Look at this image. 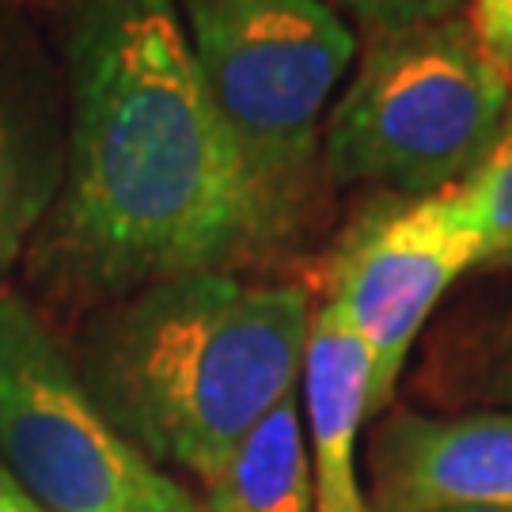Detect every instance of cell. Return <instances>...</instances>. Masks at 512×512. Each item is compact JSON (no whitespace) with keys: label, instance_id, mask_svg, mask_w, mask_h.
Masks as SVG:
<instances>
[{"label":"cell","instance_id":"obj_14","mask_svg":"<svg viewBox=\"0 0 512 512\" xmlns=\"http://www.w3.org/2000/svg\"><path fill=\"white\" fill-rule=\"evenodd\" d=\"M467 23L475 31L482 54L505 73H512V0H471Z\"/></svg>","mask_w":512,"mask_h":512},{"label":"cell","instance_id":"obj_9","mask_svg":"<svg viewBox=\"0 0 512 512\" xmlns=\"http://www.w3.org/2000/svg\"><path fill=\"white\" fill-rule=\"evenodd\" d=\"M315 512H372L357 475V440L372 399V349L334 304L311 308L300 365Z\"/></svg>","mask_w":512,"mask_h":512},{"label":"cell","instance_id":"obj_10","mask_svg":"<svg viewBox=\"0 0 512 512\" xmlns=\"http://www.w3.org/2000/svg\"><path fill=\"white\" fill-rule=\"evenodd\" d=\"M205 512H315L304 410L296 395L251 425L205 482Z\"/></svg>","mask_w":512,"mask_h":512},{"label":"cell","instance_id":"obj_1","mask_svg":"<svg viewBox=\"0 0 512 512\" xmlns=\"http://www.w3.org/2000/svg\"><path fill=\"white\" fill-rule=\"evenodd\" d=\"M54 46L69 137L61 190L27 247L42 293L99 308L281 247L175 0H57Z\"/></svg>","mask_w":512,"mask_h":512},{"label":"cell","instance_id":"obj_17","mask_svg":"<svg viewBox=\"0 0 512 512\" xmlns=\"http://www.w3.org/2000/svg\"><path fill=\"white\" fill-rule=\"evenodd\" d=\"M190 512H205V509H190Z\"/></svg>","mask_w":512,"mask_h":512},{"label":"cell","instance_id":"obj_4","mask_svg":"<svg viewBox=\"0 0 512 512\" xmlns=\"http://www.w3.org/2000/svg\"><path fill=\"white\" fill-rule=\"evenodd\" d=\"M512 73L482 54L467 16L365 35V54L323 122L334 183L425 198L463 183L501 133Z\"/></svg>","mask_w":512,"mask_h":512},{"label":"cell","instance_id":"obj_3","mask_svg":"<svg viewBox=\"0 0 512 512\" xmlns=\"http://www.w3.org/2000/svg\"><path fill=\"white\" fill-rule=\"evenodd\" d=\"M175 12L205 92L289 243L319 194L323 122L357 35L327 0H175Z\"/></svg>","mask_w":512,"mask_h":512},{"label":"cell","instance_id":"obj_6","mask_svg":"<svg viewBox=\"0 0 512 512\" xmlns=\"http://www.w3.org/2000/svg\"><path fill=\"white\" fill-rule=\"evenodd\" d=\"M482 266V239L456 186L403 198L384 194L346 224L323 258V293L372 349L368 421H380L440 296Z\"/></svg>","mask_w":512,"mask_h":512},{"label":"cell","instance_id":"obj_11","mask_svg":"<svg viewBox=\"0 0 512 512\" xmlns=\"http://www.w3.org/2000/svg\"><path fill=\"white\" fill-rule=\"evenodd\" d=\"M456 198L482 239L478 270H512V103L482 164L456 183Z\"/></svg>","mask_w":512,"mask_h":512},{"label":"cell","instance_id":"obj_5","mask_svg":"<svg viewBox=\"0 0 512 512\" xmlns=\"http://www.w3.org/2000/svg\"><path fill=\"white\" fill-rule=\"evenodd\" d=\"M0 463L50 512L198 509L114 429L69 349L8 289H0Z\"/></svg>","mask_w":512,"mask_h":512},{"label":"cell","instance_id":"obj_7","mask_svg":"<svg viewBox=\"0 0 512 512\" xmlns=\"http://www.w3.org/2000/svg\"><path fill=\"white\" fill-rule=\"evenodd\" d=\"M65 137L57 46L27 8L0 0V281L16 270L61 190Z\"/></svg>","mask_w":512,"mask_h":512},{"label":"cell","instance_id":"obj_16","mask_svg":"<svg viewBox=\"0 0 512 512\" xmlns=\"http://www.w3.org/2000/svg\"><path fill=\"white\" fill-rule=\"evenodd\" d=\"M456 512H512V509H456Z\"/></svg>","mask_w":512,"mask_h":512},{"label":"cell","instance_id":"obj_12","mask_svg":"<svg viewBox=\"0 0 512 512\" xmlns=\"http://www.w3.org/2000/svg\"><path fill=\"white\" fill-rule=\"evenodd\" d=\"M448 395H471L512 406V300L463 327V338L444 357Z\"/></svg>","mask_w":512,"mask_h":512},{"label":"cell","instance_id":"obj_2","mask_svg":"<svg viewBox=\"0 0 512 512\" xmlns=\"http://www.w3.org/2000/svg\"><path fill=\"white\" fill-rule=\"evenodd\" d=\"M308 319L300 285L171 277L92 308L76 372L141 456L205 486L247 429L300 391Z\"/></svg>","mask_w":512,"mask_h":512},{"label":"cell","instance_id":"obj_8","mask_svg":"<svg viewBox=\"0 0 512 512\" xmlns=\"http://www.w3.org/2000/svg\"><path fill=\"white\" fill-rule=\"evenodd\" d=\"M368 478L372 512L512 509V410L384 414Z\"/></svg>","mask_w":512,"mask_h":512},{"label":"cell","instance_id":"obj_13","mask_svg":"<svg viewBox=\"0 0 512 512\" xmlns=\"http://www.w3.org/2000/svg\"><path fill=\"white\" fill-rule=\"evenodd\" d=\"M338 16L357 19L365 35H406L459 16L467 0H327Z\"/></svg>","mask_w":512,"mask_h":512},{"label":"cell","instance_id":"obj_15","mask_svg":"<svg viewBox=\"0 0 512 512\" xmlns=\"http://www.w3.org/2000/svg\"><path fill=\"white\" fill-rule=\"evenodd\" d=\"M0 512H50V509H42L35 497L4 471V463H0Z\"/></svg>","mask_w":512,"mask_h":512}]
</instances>
